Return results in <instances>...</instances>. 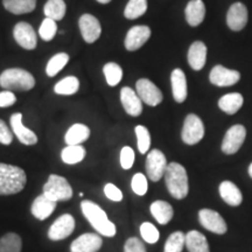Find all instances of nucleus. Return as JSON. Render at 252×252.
I'll return each mask as SVG.
<instances>
[{"instance_id": "1", "label": "nucleus", "mask_w": 252, "mask_h": 252, "mask_svg": "<svg viewBox=\"0 0 252 252\" xmlns=\"http://www.w3.org/2000/svg\"><path fill=\"white\" fill-rule=\"evenodd\" d=\"M82 213L97 232L106 237H113L117 232L116 225L108 219L105 212L93 201L84 200L81 203Z\"/></svg>"}, {"instance_id": "2", "label": "nucleus", "mask_w": 252, "mask_h": 252, "mask_svg": "<svg viewBox=\"0 0 252 252\" xmlns=\"http://www.w3.org/2000/svg\"><path fill=\"white\" fill-rule=\"evenodd\" d=\"M26 182L27 176L23 168L0 162V195L20 193Z\"/></svg>"}, {"instance_id": "3", "label": "nucleus", "mask_w": 252, "mask_h": 252, "mask_svg": "<svg viewBox=\"0 0 252 252\" xmlns=\"http://www.w3.org/2000/svg\"><path fill=\"white\" fill-rule=\"evenodd\" d=\"M165 182L169 194L176 200H182L188 195L189 184L187 171L180 163H168L165 173Z\"/></svg>"}, {"instance_id": "4", "label": "nucleus", "mask_w": 252, "mask_h": 252, "mask_svg": "<svg viewBox=\"0 0 252 252\" xmlns=\"http://www.w3.org/2000/svg\"><path fill=\"white\" fill-rule=\"evenodd\" d=\"M0 87L9 91H28L35 87V78L25 69L9 68L0 75Z\"/></svg>"}, {"instance_id": "5", "label": "nucleus", "mask_w": 252, "mask_h": 252, "mask_svg": "<svg viewBox=\"0 0 252 252\" xmlns=\"http://www.w3.org/2000/svg\"><path fill=\"white\" fill-rule=\"evenodd\" d=\"M43 195L55 202L68 201L72 197V188L67 179L52 174L49 175L48 181L43 186Z\"/></svg>"}, {"instance_id": "6", "label": "nucleus", "mask_w": 252, "mask_h": 252, "mask_svg": "<svg viewBox=\"0 0 252 252\" xmlns=\"http://www.w3.org/2000/svg\"><path fill=\"white\" fill-rule=\"evenodd\" d=\"M204 125L198 116L194 113H189L186 117L184 127H182L181 138L182 141L187 145H196L203 139Z\"/></svg>"}, {"instance_id": "7", "label": "nucleus", "mask_w": 252, "mask_h": 252, "mask_svg": "<svg viewBox=\"0 0 252 252\" xmlns=\"http://www.w3.org/2000/svg\"><path fill=\"white\" fill-rule=\"evenodd\" d=\"M247 138V128L243 125L236 124L226 131L222 141V152L226 156L237 153Z\"/></svg>"}, {"instance_id": "8", "label": "nucleus", "mask_w": 252, "mask_h": 252, "mask_svg": "<svg viewBox=\"0 0 252 252\" xmlns=\"http://www.w3.org/2000/svg\"><path fill=\"white\" fill-rule=\"evenodd\" d=\"M167 159L160 150H152L146 158V173L150 180L159 181L165 176L167 169Z\"/></svg>"}, {"instance_id": "9", "label": "nucleus", "mask_w": 252, "mask_h": 252, "mask_svg": "<svg viewBox=\"0 0 252 252\" xmlns=\"http://www.w3.org/2000/svg\"><path fill=\"white\" fill-rule=\"evenodd\" d=\"M135 90L143 103L150 106H157L162 102L163 96L161 90L158 88L152 81L147 78H140L135 83Z\"/></svg>"}, {"instance_id": "10", "label": "nucleus", "mask_w": 252, "mask_h": 252, "mask_svg": "<svg viewBox=\"0 0 252 252\" xmlns=\"http://www.w3.org/2000/svg\"><path fill=\"white\" fill-rule=\"evenodd\" d=\"M198 220L204 229L214 232V234L224 235L228 231V225H226L224 219L213 209H207V208L201 209L198 212Z\"/></svg>"}, {"instance_id": "11", "label": "nucleus", "mask_w": 252, "mask_h": 252, "mask_svg": "<svg viewBox=\"0 0 252 252\" xmlns=\"http://www.w3.org/2000/svg\"><path fill=\"white\" fill-rule=\"evenodd\" d=\"M75 229V220L69 214L60 216L58 220L50 225L48 230V237L52 241H62L69 237Z\"/></svg>"}, {"instance_id": "12", "label": "nucleus", "mask_w": 252, "mask_h": 252, "mask_svg": "<svg viewBox=\"0 0 252 252\" xmlns=\"http://www.w3.org/2000/svg\"><path fill=\"white\" fill-rule=\"evenodd\" d=\"M209 80L214 86L217 87H231L238 83L241 80V74L237 70H231L223 65H215L209 75Z\"/></svg>"}, {"instance_id": "13", "label": "nucleus", "mask_w": 252, "mask_h": 252, "mask_svg": "<svg viewBox=\"0 0 252 252\" xmlns=\"http://www.w3.org/2000/svg\"><path fill=\"white\" fill-rule=\"evenodd\" d=\"M82 36L87 43H94L99 39L102 33L99 21L91 14H83L78 20Z\"/></svg>"}, {"instance_id": "14", "label": "nucleus", "mask_w": 252, "mask_h": 252, "mask_svg": "<svg viewBox=\"0 0 252 252\" xmlns=\"http://www.w3.org/2000/svg\"><path fill=\"white\" fill-rule=\"evenodd\" d=\"M248 24V8L242 2H235L230 6L226 13V25L231 31L239 32L244 30Z\"/></svg>"}, {"instance_id": "15", "label": "nucleus", "mask_w": 252, "mask_h": 252, "mask_svg": "<svg viewBox=\"0 0 252 252\" xmlns=\"http://www.w3.org/2000/svg\"><path fill=\"white\" fill-rule=\"evenodd\" d=\"M13 35L18 45L27 50L35 49L37 39L34 28L27 23H19L15 25L13 30Z\"/></svg>"}, {"instance_id": "16", "label": "nucleus", "mask_w": 252, "mask_h": 252, "mask_svg": "<svg viewBox=\"0 0 252 252\" xmlns=\"http://www.w3.org/2000/svg\"><path fill=\"white\" fill-rule=\"evenodd\" d=\"M151 37L149 26H133L125 37V48L130 52L140 49Z\"/></svg>"}, {"instance_id": "17", "label": "nucleus", "mask_w": 252, "mask_h": 252, "mask_svg": "<svg viewBox=\"0 0 252 252\" xmlns=\"http://www.w3.org/2000/svg\"><path fill=\"white\" fill-rule=\"evenodd\" d=\"M122 105L125 112L132 117H138L143 112V100L138 96L137 91L128 87H124L121 90Z\"/></svg>"}, {"instance_id": "18", "label": "nucleus", "mask_w": 252, "mask_h": 252, "mask_svg": "<svg viewBox=\"0 0 252 252\" xmlns=\"http://www.w3.org/2000/svg\"><path fill=\"white\" fill-rule=\"evenodd\" d=\"M103 239L97 234H83L70 245V252H97L102 248Z\"/></svg>"}, {"instance_id": "19", "label": "nucleus", "mask_w": 252, "mask_h": 252, "mask_svg": "<svg viewBox=\"0 0 252 252\" xmlns=\"http://www.w3.org/2000/svg\"><path fill=\"white\" fill-rule=\"evenodd\" d=\"M11 127L21 144L31 146V145H35L37 143L36 134L23 124L21 113H14L11 116Z\"/></svg>"}, {"instance_id": "20", "label": "nucleus", "mask_w": 252, "mask_h": 252, "mask_svg": "<svg viewBox=\"0 0 252 252\" xmlns=\"http://www.w3.org/2000/svg\"><path fill=\"white\" fill-rule=\"evenodd\" d=\"M171 83H172V93L176 103H184L187 98V78H186L185 72L181 69L176 68L171 74Z\"/></svg>"}, {"instance_id": "21", "label": "nucleus", "mask_w": 252, "mask_h": 252, "mask_svg": "<svg viewBox=\"0 0 252 252\" xmlns=\"http://www.w3.org/2000/svg\"><path fill=\"white\" fill-rule=\"evenodd\" d=\"M187 59L191 69L196 71L201 70L207 61V46L202 41H195L189 47Z\"/></svg>"}, {"instance_id": "22", "label": "nucleus", "mask_w": 252, "mask_h": 252, "mask_svg": "<svg viewBox=\"0 0 252 252\" xmlns=\"http://www.w3.org/2000/svg\"><path fill=\"white\" fill-rule=\"evenodd\" d=\"M186 20L189 26L196 27L203 23L206 17V6L202 0H190L185 9Z\"/></svg>"}, {"instance_id": "23", "label": "nucleus", "mask_w": 252, "mask_h": 252, "mask_svg": "<svg viewBox=\"0 0 252 252\" xmlns=\"http://www.w3.org/2000/svg\"><path fill=\"white\" fill-rule=\"evenodd\" d=\"M55 208H56L55 201L50 200V198L47 197L46 195L42 194L34 200L33 204H32L31 212L35 219L43 220L48 219V217L54 213Z\"/></svg>"}, {"instance_id": "24", "label": "nucleus", "mask_w": 252, "mask_h": 252, "mask_svg": "<svg viewBox=\"0 0 252 252\" xmlns=\"http://www.w3.org/2000/svg\"><path fill=\"white\" fill-rule=\"evenodd\" d=\"M219 190L222 200L229 206L238 207L243 202V194L234 182L228 180L220 182Z\"/></svg>"}, {"instance_id": "25", "label": "nucleus", "mask_w": 252, "mask_h": 252, "mask_svg": "<svg viewBox=\"0 0 252 252\" xmlns=\"http://www.w3.org/2000/svg\"><path fill=\"white\" fill-rule=\"evenodd\" d=\"M150 210L157 222L162 225H165L167 223L171 222L173 216H174V210H173L171 204L166 202V201H161V200L154 201V202L151 204Z\"/></svg>"}, {"instance_id": "26", "label": "nucleus", "mask_w": 252, "mask_h": 252, "mask_svg": "<svg viewBox=\"0 0 252 252\" xmlns=\"http://www.w3.org/2000/svg\"><path fill=\"white\" fill-rule=\"evenodd\" d=\"M186 248L189 252H210L207 237L197 230H190L186 234Z\"/></svg>"}, {"instance_id": "27", "label": "nucleus", "mask_w": 252, "mask_h": 252, "mask_svg": "<svg viewBox=\"0 0 252 252\" xmlns=\"http://www.w3.org/2000/svg\"><path fill=\"white\" fill-rule=\"evenodd\" d=\"M244 98L241 94L231 93L222 96L219 100V108L228 115H235L243 106Z\"/></svg>"}, {"instance_id": "28", "label": "nucleus", "mask_w": 252, "mask_h": 252, "mask_svg": "<svg viewBox=\"0 0 252 252\" xmlns=\"http://www.w3.org/2000/svg\"><path fill=\"white\" fill-rule=\"evenodd\" d=\"M90 137V128L84 124H74L64 135L67 145H81Z\"/></svg>"}, {"instance_id": "29", "label": "nucleus", "mask_w": 252, "mask_h": 252, "mask_svg": "<svg viewBox=\"0 0 252 252\" xmlns=\"http://www.w3.org/2000/svg\"><path fill=\"white\" fill-rule=\"evenodd\" d=\"M2 5L13 14H26L34 11L36 0H2Z\"/></svg>"}, {"instance_id": "30", "label": "nucleus", "mask_w": 252, "mask_h": 252, "mask_svg": "<svg viewBox=\"0 0 252 252\" xmlns=\"http://www.w3.org/2000/svg\"><path fill=\"white\" fill-rule=\"evenodd\" d=\"M87 151L82 145H68L62 150L61 159L67 165H76L86 158Z\"/></svg>"}, {"instance_id": "31", "label": "nucleus", "mask_w": 252, "mask_h": 252, "mask_svg": "<svg viewBox=\"0 0 252 252\" xmlns=\"http://www.w3.org/2000/svg\"><path fill=\"white\" fill-rule=\"evenodd\" d=\"M65 11H67V6H65L64 0H47L43 7L46 17L55 21L62 20L65 15Z\"/></svg>"}, {"instance_id": "32", "label": "nucleus", "mask_w": 252, "mask_h": 252, "mask_svg": "<svg viewBox=\"0 0 252 252\" xmlns=\"http://www.w3.org/2000/svg\"><path fill=\"white\" fill-rule=\"evenodd\" d=\"M23 241L20 236L8 232L0 238V252H21Z\"/></svg>"}, {"instance_id": "33", "label": "nucleus", "mask_w": 252, "mask_h": 252, "mask_svg": "<svg viewBox=\"0 0 252 252\" xmlns=\"http://www.w3.org/2000/svg\"><path fill=\"white\" fill-rule=\"evenodd\" d=\"M147 11V0H130L124 9V15L126 19L134 20L140 18Z\"/></svg>"}, {"instance_id": "34", "label": "nucleus", "mask_w": 252, "mask_h": 252, "mask_svg": "<svg viewBox=\"0 0 252 252\" xmlns=\"http://www.w3.org/2000/svg\"><path fill=\"white\" fill-rule=\"evenodd\" d=\"M80 89V81L75 76L63 78L55 84L54 91L58 94H74Z\"/></svg>"}, {"instance_id": "35", "label": "nucleus", "mask_w": 252, "mask_h": 252, "mask_svg": "<svg viewBox=\"0 0 252 252\" xmlns=\"http://www.w3.org/2000/svg\"><path fill=\"white\" fill-rule=\"evenodd\" d=\"M69 61V55L65 54V53H59L53 56L52 59L49 60L48 63H47L46 67V72L49 77H54L58 75V72L62 70L63 68L65 67Z\"/></svg>"}, {"instance_id": "36", "label": "nucleus", "mask_w": 252, "mask_h": 252, "mask_svg": "<svg viewBox=\"0 0 252 252\" xmlns=\"http://www.w3.org/2000/svg\"><path fill=\"white\" fill-rule=\"evenodd\" d=\"M103 72L110 87H116L123 78V70L117 63H106L103 68Z\"/></svg>"}, {"instance_id": "37", "label": "nucleus", "mask_w": 252, "mask_h": 252, "mask_svg": "<svg viewBox=\"0 0 252 252\" xmlns=\"http://www.w3.org/2000/svg\"><path fill=\"white\" fill-rule=\"evenodd\" d=\"M186 245V235L182 231H175L167 238L163 252H182Z\"/></svg>"}, {"instance_id": "38", "label": "nucleus", "mask_w": 252, "mask_h": 252, "mask_svg": "<svg viewBox=\"0 0 252 252\" xmlns=\"http://www.w3.org/2000/svg\"><path fill=\"white\" fill-rule=\"evenodd\" d=\"M135 134L138 139V150L141 154H146L151 147V134L149 130L143 125L135 126Z\"/></svg>"}, {"instance_id": "39", "label": "nucleus", "mask_w": 252, "mask_h": 252, "mask_svg": "<svg viewBox=\"0 0 252 252\" xmlns=\"http://www.w3.org/2000/svg\"><path fill=\"white\" fill-rule=\"evenodd\" d=\"M56 33H58L56 21L50 18H46L39 28V35L41 36V39L43 41H50L54 39Z\"/></svg>"}, {"instance_id": "40", "label": "nucleus", "mask_w": 252, "mask_h": 252, "mask_svg": "<svg viewBox=\"0 0 252 252\" xmlns=\"http://www.w3.org/2000/svg\"><path fill=\"white\" fill-rule=\"evenodd\" d=\"M140 235L144 241L149 244L157 243L160 238L159 230L156 228V225L150 222H144L140 225Z\"/></svg>"}, {"instance_id": "41", "label": "nucleus", "mask_w": 252, "mask_h": 252, "mask_svg": "<svg viewBox=\"0 0 252 252\" xmlns=\"http://www.w3.org/2000/svg\"><path fill=\"white\" fill-rule=\"evenodd\" d=\"M131 187L132 190L134 191V194L143 196L147 193V189H149V182H147V178L141 173H137L133 175L131 181Z\"/></svg>"}, {"instance_id": "42", "label": "nucleus", "mask_w": 252, "mask_h": 252, "mask_svg": "<svg viewBox=\"0 0 252 252\" xmlns=\"http://www.w3.org/2000/svg\"><path fill=\"white\" fill-rule=\"evenodd\" d=\"M134 163V151L125 146L121 151V165L124 169H130Z\"/></svg>"}, {"instance_id": "43", "label": "nucleus", "mask_w": 252, "mask_h": 252, "mask_svg": "<svg viewBox=\"0 0 252 252\" xmlns=\"http://www.w3.org/2000/svg\"><path fill=\"white\" fill-rule=\"evenodd\" d=\"M104 194L109 200L113 201V202H121L123 200V193L118 187H116L113 184H106L104 187Z\"/></svg>"}, {"instance_id": "44", "label": "nucleus", "mask_w": 252, "mask_h": 252, "mask_svg": "<svg viewBox=\"0 0 252 252\" xmlns=\"http://www.w3.org/2000/svg\"><path fill=\"white\" fill-rule=\"evenodd\" d=\"M124 252H146V248L139 238L131 237L126 241Z\"/></svg>"}, {"instance_id": "45", "label": "nucleus", "mask_w": 252, "mask_h": 252, "mask_svg": "<svg viewBox=\"0 0 252 252\" xmlns=\"http://www.w3.org/2000/svg\"><path fill=\"white\" fill-rule=\"evenodd\" d=\"M13 141V131L8 128L4 121L0 119V144L9 145Z\"/></svg>"}, {"instance_id": "46", "label": "nucleus", "mask_w": 252, "mask_h": 252, "mask_svg": "<svg viewBox=\"0 0 252 252\" xmlns=\"http://www.w3.org/2000/svg\"><path fill=\"white\" fill-rule=\"evenodd\" d=\"M17 102L15 94L9 90H4L0 93V108H8Z\"/></svg>"}, {"instance_id": "47", "label": "nucleus", "mask_w": 252, "mask_h": 252, "mask_svg": "<svg viewBox=\"0 0 252 252\" xmlns=\"http://www.w3.org/2000/svg\"><path fill=\"white\" fill-rule=\"evenodd\" d=\"M248 172H249V175H250V178L252 179V162L250 163V166H249V169H248Z\"/></svg>"}, {"instance_id": "48", "label": "nucleus", "mask_w": 252, "mask_h": 252, "mask_svg": "<svg viewBox=\"0 0 252 252\" xmlns=\"http://www.w3.org/2000/svg\"><path fill=\"white\" fill-rule=\"evenodd\" d=\"M97 1L100 2V4H109V2L111 1V0H97Z\"/></svg>"}]
</instances>
